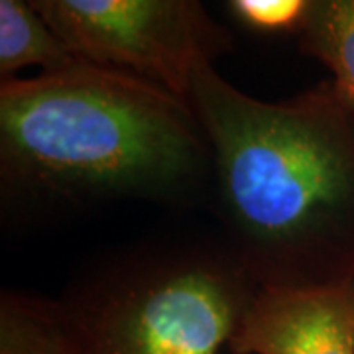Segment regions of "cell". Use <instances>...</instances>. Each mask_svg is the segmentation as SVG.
<instances>
[{"mask_svg": "<svg viewBox=\"0 0 354 354\" xmlns=\"http://www.w3.org/2000/svg\"><path fill=\"white\" fill-rule=\"evenodd\" d=\"M189 104L211 146L218 236L254 283L354 279V104L342 88L329 77L262 101L205 65Z\"/></svg>", "mask_w": 354, "mask_h": 354, "instance_id": "6da1fadb", "label": "cell"}, {"mask_svg": "<svg viewBox=\"0 0 354 354\" xmlns=\"http://www.w3.org/2000/svg\"><path fill=\"white\" fill-rule=\"evenodd\" d=\"M213 156L191 104L144 77L79 59L0 83L2 203L53 215L209 197Z\"/></svg>", "mask_w": 354, "mask_h": 354, "instance_id": "7a4b0ae2", "label": "cell"}, {"mask_svg": "<svg viewBox=\"0 0 354 354\" xmlns=\"http://www.w3.org/2000/svg\"><path fill=\"white\" fill-rule=\"evenodd\" d=\"M256 288L218 234L144 242L57 295L2 291L0 354H218Z\"/></svg>", "mask_w": 354, "mask_h": 354, "instance_id": "3957f363", "label": "cell"}, {"mask_svg": "<svg viewBox=\"0 0 354 354\" xmlns=\"http://www.w3.org/2000/svg\"><path fill=\"white\" fill-rule=\"evenodd\" d=\"M75 57L144 77L189 104L232 34L197 0H30Z\"/></svg>", "mask_w": 354, "mask_h": 354, "instance_id": "277c9868", "label": "cell"}, {"mask_svg": "<svg viewBox=\"0 0 354 354\" xmlns=\"http://www.w3.org/2000/svg\"><path fill=\"white\" fill-rule=\"evenodd\" d=\"M232 354H354V279L256 288L228 342Z\"/></svg>", "mask_w": 354, "mask_h": 354, "instance_id": "5b68a950", "label": "cell"}, {"mask_svg": "<svg viewBox=\"0 0 354 354\" xmlns=\"http://www.w3.org/2000/svg\"><path fill=\"white\" fill-rule=\"evenodd\" d=\"M79 57L65 48L32 2L0 0V79H12L28 65H39L41 73L62 71Z\"/></svg>", "mask_w": 354, "mask_h": 354, "instance_id": "8992f818", "label": "cell"}, {"mask_svg": "<svg viewBox=\"0 0 354 354\" xmlns=\"http://www.w3.org/2000/svg\"><path fill=\"white\" fill-rule=\"evenodd\" d=\"M297 39L354 104V0H309Z\"/></svg>", "mask_w": 354, "mask_h": 354, "instance_id": "52a82bcc", "label": "cell"}, {"mask_svg": "<svg viewBox=\"0 0 354 354\" xmlns=\"http://www.w3.org/2000/svg\"><path fill=\"white\" fill-rule=\"evenodd\" d=\"M309 0H232L228 10L242 26L262 34H297Z\"/></svg>", "mask_w": 354, "mask_h": 354, "instance_id": "ba28073f", "label": "cell"}]
</instances>
